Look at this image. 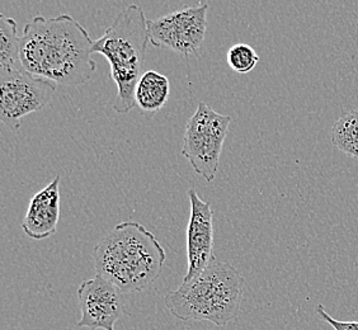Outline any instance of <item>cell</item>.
Segmentation results:
<instances>
[{"label":"cell","instance_id":"obj_2","mask_svg":"<svg viewBox=\"0 0 358 330\" xmlns=\"http://www.w3.org/2000/svg\"><path fill=\"white\" fill-rule=\"evenodd\" d=\"M157 236L138 222H121L93 249L96 275L124 294L141 292L155 282L166 263Z\"/></svg>","mask_w":358,"mask_h":330},{"label":"cell","instance_id":"obj_7","mask_svg":"<svg viewBox=\"0 0 358 330\" xmlns=\"http://www.w3.org/2000/svg\"><path fill=\"white\" fill-rule=\"evenodd\" d=\"M208 4L186 7L148 20L149 41L155 48H166L179 55H199L207 32Z\"/></svg>","mask_w":358,"mask_h":330},{"label":"cell","instance_id":"obj_6","mask_svg":"<svg viewBox=\"0 0 358 330\" xmlns=\"http://www.w3.org/2000/svg\"><path fill=\"white\" fill-rule=\"evenodd\" d=\"M56 82L27 70L0 71V120L17 130L22 120L43 110L55 94Z\"/></svg>","mask_w":358,"mask_h":330},{"label":"cell","instance_id":"obj_15","mask_svg":"<svg viewBox=\"0 0 358 330\" xmlns=\"http://www.w3.org/2000/svg\"><path fill=\"white\" fill-rule=\"evenodd\" d=\"M317 315L324 323L329 324L334 330H358V322H342L331 317L325 310L323 305H317Z\"/></svg>","mask_w":358,"mask_h":330},{"label":"cell","instance_id":"obj_11","mask_svg":"<svg viewBox=\"0 0 358 330\" xmlns=\"http://www.w3.org/2000/svg\"><path fill=\"white\" fill-rule=\"evenodd\" d=\"M171 94V82L155 70L145 71L135 89V102L146 118H152L162 110Z\"/></svg>","mask_w":358,"mask_h":330},{"label":"cell","instance_id":"obj_13","mask_svg":"<svg viewBox=\"0 0 358 330\" xmlns=\"http://www.w3.org/2000/svg\"><path fill=\"white\" fill-rule=\"evenodd\" d=\"M331 143L341 152L358 159V110H348L331 129Z\"/></svg>","mask_w":358,"mask_h":330},{"label":"cell","instance_id":"obj_4","mask_svg":"<svg viewBox=\"0 0 358 330\" xmlns=\"http://www.w3.org/2000/svg\"><path fill=\"white\" fill-rule=\"evenodd\" d=\"M149 42L148 20L136 4L121 10L103 35L94 41L93 52L107 59L110 79L117 85L113 102V110L117 113H127L136 106L135 89L144 74Z\"/></svg>","mask_w":358,"mask_h":330},{"label":"cell","instance_id":"obj_3","mask_svg":"<svg viewBox=\"0 0 358 330\" xmlns=\"http://www.w3.org/2000/svg\"><path fill=\"white\" fill-rule=\"evenodd\" d=\"M245 280L225 261H213L203 272L164 297L166 309L183 322H210L225 327L235 322L244 297Z\"/></svg>","mask_w":358,"mask_h":330},{"label":"cell","instance_id":"obj_9","mask_svg":"<svg viewBox=\"0 0 358 330\" xmlns=\"http://www.w3.org/2000/svg\"><path fill=\"white\" fill-rule=\"evenodd\" d=\"M191 205L187 225V261L188 268L183 282H188L200 275L215 261L214 213L208 201L201 200L194 188L188 189Z\"/></svg>","mask_w":358,"mask_h":330},{"label":"cell","instance_id":"obj_14","mask_svg":"<svg viewBox=\"0 0 358 330\" xmlns=\"http://www.w3.org/2000/svg\"><path fill=\"white\" fill-rule=\"evenodd\" d=\"M227 62L230 69L238 74H248L259 62L255 48L247 43H235L227 50Z\"/></svg>","mask_w":358,"mask_h":330},{"label":"cell","instance_id":"obj_1","mask_svg":"<svg viewBox=\"0 0 358 330\" xmlns=\"http://www.w3.org/2000/svg\"><path fill=\"white\" fill-rule=\"evenodd\" d=\"M94 41L70 14L37 15L21 36V60L28 73L56 84L78 87L96 71Z\"/></svg>","mask_w":358,"mask_h":330},{"label":"cell","instance_id":"obj_10","mask_svg":"<svg viewBox=\"0 0 358 330\" xmlns=\"http://www.w3.org/2000/svg\"><path fill=\"white\" fill-rule=\"evenodd\" d=\"M60 219V175L36 193L29 201L27 213L22 220L23 231L35 241L54 235Z\"/></svg>","mask_w":358,"mask_h":330},{"label":"cell","instance_id":"obj_5","mask_svg":"<svg viewBox=\"0 0 358 330\" xmlns=\"http://www.w3.org/2000/svg\"><path fill=\"white\" fill-rule=\"evenodd\" d=\"M230 122V116L220 115L203 102L199 103L187 121L182 155L192 165L194 173L208 183L214 180L219 169Z\"/></svg>","mask_w":358,"mask_h":330},{"label":"cell","instance_id":"obj_12","mask_svg":"<svg viewBox=\"0 0 358 330\" xmlns=\"http://www.w3.org/2000/svg\"><path fill=\"white\" fill-rule=\"evenodd\" d=\"M23 69L21 37L17 34V22L0 13V71Z\"/></svg>","mask_w":358,"mask_h":330},{"label":"cell","instance_id":"obj_8","mask_svg":"<svg viewBox=\"0 0 358 330\" xmlns=\"http://www.w3.org/2000/svg\"><path fill=\"white\" fill-rule=\"evenodd\" d=\"M122 294L117 286L101 275H96L84 281L78 289L82 317L76 327L92 330H115V324L124 313Z\"/></svg>","mask_w":358,"mask_h":330}]
</instances>
